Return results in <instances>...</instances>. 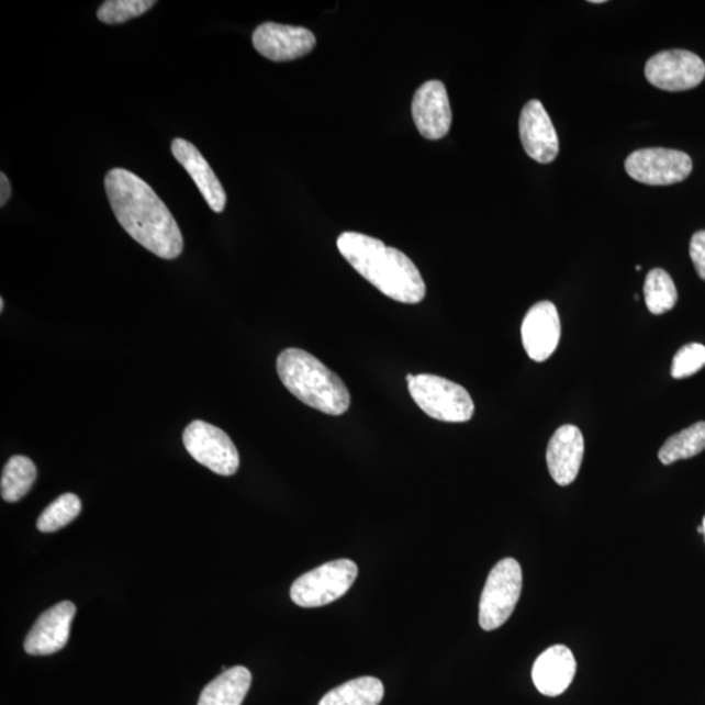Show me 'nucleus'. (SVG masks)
Wrapping results in <instances>:
<instances>
[{
    "label": "nucleus",
    "mask_w": 705,
    "mask_h": 705,
    "mask_svg": "<svg viewBox=\"0 0 705 705\" xmlns=\"http://www.w3.org/2000/svg\"><path fill=\"white\" fill-rule=\"evenodd\" d=\"M105 189L118 223L137 244L166 260L182 254V232L148 183L126 169H113L105 178Z\"/></svg>",
    "instance_id": "f257e3e1"
},
{
    "label": "nucleus",
    "mask_w": 705,
    "mask_h": 705,
    "mask_svg": "<svg viewBox=\"0 0 705 705\" xmlns=\"http://www.w3.org/2000/svg\"><path fill=\"white\" fill-rule=\"evenodd\" d=\"M337 248L365 280L391 300L414 305L425 299L423 275L398 248L356 232L343 233L337 239Z\"/></svg>",
    "instance_id": "f03ea898"
},
{
    "label": "nucleus",
    "mask_w": 705,
    "mask_h": 705,
    "mask_svg": "<svg viewBox=\"0 0 705 705\" xmlns=\"http://www.w3.org/2000/svg\"><path fill=\"white\" fill-rule=\"evenodd\" d=\"M276 368L282 384L303 404L329 416H342L349 410L348 387L309 351L286 349Z\"/></svg>",
    "instance_id": "7ed1b4c3"
},
{
    "label": "nucleus",
    "mask_w": 705,
    "mask_h": 705,
    "mask_svg": "<svg viewBox=\"0 0 705 705\" xmlns=\"http://www.w3.org/2000/svg\"><path fill=\"white\" fill-rule=\"evenodd\" d=\"M411 396L428 417L441 423H467L473 417L474 403L469 392L446 378L421 374L407 383Z\"/></svg>",
    "instance_id": "20e7f679"
},
{
    "label": "nucleus",
    "mask_w": 705,
    "mask_h": 705,
    "mask_svg": "<svg viewBox=\"0 0 705 705\" xmlns=\"http://www.w3.org/2000/svg\"><path fill=\"white\" fill-rule=\"evenodd\" d=\"M358 567L350 559H337L303 573L290 588V597L301 607L326 606L342 598L356 582Z\"/></svg>",
    "instance_id": "39448f33"
},
{
    "label": "nucleus",
    "mask_w": 705,
    "mask_h": 705,
    "mask_svg": "<svg viewBox=\"0 0 705 705\" xmlns=\"http://www.w3.org/2000/svg\"><path fill=\"white\" fill-rule=\"evenodd\" d=\"M523 572L514 558L497 562L489 573L480 601V626L485 631L500 628L513 615L521 598Z\"/></svg>",
    "instance_id": "423d86ee"
},
{
    "label": "nucleus",
    "mask_w": 705,
    "mask_h": 705,
    "mask_svg": "<svg viewBox=\"0 0 705 705\" xmlns=\"http://www.w3.org/2000/svg\"><path fill=\"white\" fill-rule=\"evenodd\" d=\"M183 445L199 465L212 470L213 473L230 477L237 473L239 454L224 430L220 427L193 421L183 433Z\"/></svg>",
    "instance_id": "0eeeda50"
},
{
    "label": "nucleus",
    "mask_w": 705,
    "mask_h": 705,
    "mask_svg": "<svg viewBox=\"0 0 705 705\" xmlns=\"http://www.w3.org/2000/svg\"><path fill=\"white\" fill-rule=\"evenodd\" d=\"M626 171L635 181L648 186H670L684 181L693 171V161L682 150L648 148L627 157Z\"/></svg>",
    "instance_id": "6e6552de"
},
{
    "label": "nucleus",
    "mask_w": 705,
    "mask_h": 705,
    "mask_svg": "<svg viewBox=\"0 0 705 705\" xmlns=\"http://www.w3.org/2000/svg\"><path fill=\"white\" fill-rule=\"evenodd\" d=\"M646 78L656 88L668 92L689 91L702 85L705 64L687 51H667L653 55L646 65Z\"/></svg>",
    "instance_id": "1a4fd4ad"
},
{
    "label": "nucleus",
    "mask_w": 705,
    "mask_h": 705,
    "mask_svg": "<svg viewBox=\"0 0 705 705\" xmlns=\"http://www.w3.org/2000/svg\"><path fill=\"white\" fill-rule=\"evenodd\" d=\"M253 44L262 57L273 61H288L313 52L316 38L306 27L266 23L255 30Z\"/></svg>",
    "instance_id": "9d476101"
},
{
    "label": "nucleus",
    "mask_w": 705,
    "mask_h": 705,
    "mask_svg": "<svg viewBox=\"0 0 705 705\" xmlns=\"http://www.w3.org/2000/svg\"><path fill=\"white\" fill-rule=\"evenodd\" d=\"M412 115L419 134L427 141H439L451 128L452 112L444 82L430 80L413 97Z\"/></svg>",
    "instance_id": "9b49d317"
},
{
    "label": "nucleus",
    "mask_w": 705,
    "mask_h": 705,
    "mask_svg": "<svg viewBox=\"0 0 705 705\" xmlns=\"http://www.w3.org/2000/svg\"><path fill=\"white\" fill-rule=\"evenodd\" d=\"M525 351L536 362H544L561 340V321L555 303L542 301L531 306L522 324Z\"/></svg>",
    "instance_id": "f8f14e48"
},
{
    "label": "nucleus",
    "mask_w": 705,
    "mask_h": 705,
    "mask_svg": "<svg viewBox=\"0 0 705 705\" xmlns=\"http://www.w3.org/2000/svg\"><path fill=\"white\" fill-rule=\"evenodd\" d=\"M75 614L76 606L71 601H64L41 614L26 635L25 652L31 656H48L61 651L70 639Z\"/></svg>",
    "instance_id": "ddd939ff"
},
{
    "label": "nucleus",
    "mask_w": 705,
    "mask_h": 705,
    "mask_svg": "<svg viewBox=\"0 0 705 705\" xmlns=\"http://www.w3.org/2000/svg\"><path fill=\"white\" fill-rule=\"evenodd\" d=\"M523 147L530 158L540 164L556 160L559 141L548 113L538 100H530L524 107L518 121Z\"/></svg>",
    "instance_id": "4468645a"
},
{
    "label": "nucleus",
    "mask_w": 705,
    "mask_h": 705,
    "mask_svg": "<svg viewBox=\"0 0 705 705\" xmlns=\"http://www.w3.org/2000/svg\"><path fill=\"white\" fill-rule=\"evenodd\" d=\"M584 451V437L579 427L564 425L552 435L546 451V461L550 475L558 485L569 486L577 480Z\"/></svg>",
    "instance_id": "2eb2a0df"
},
{
    "label": "nucleus",
    "mask_w": 705,
    "mask_h": 705,
    "mask_svg": "<svg viewBox=\"0 0 705 705\" xmlns=\"http://www.w3.org/2000/svg\"><path fill=\"white\" fill-rule=\"evenodd\" d=\"M577 674V660L570 648L552 646L538 656L531 680L535 686L545 696H559L564 693Z\"/></svg>",
    "instance_id": "dca6fc26"
},
{
    "label": "nucleus",
    "mask_w": 705,
    "mask_h": 705,
    "mask_svg": "<svg viewBox=\"0 0 705 705\" xmlns=\"http://www.w3.org/2000/svg\"><path fill=\"white\" fill-rule=\"evenodd\" d=\"M171 152L176 160L189 172L211 210L216 213L223 212L226 206L223 184L195 145L188 141L175 139L171 143Z\"/></svg>",
    "instance_id": "f3484780"
},
{
    "label": "nucleus",
    "mask_w": 705,
    "mask_h": 705,
    "mask_svg": "<svg viewBox=\"0 0 705 705\" xmlns=\"http://www.w3.org/2000/svg\"><path fill=\"white\" fill-rule=\"evenodd\" d=\"M253 676L245 667L225 670L206 684L198 705H242L251 687Z\"/></svg>",
    "instance_id": "a211bd4d"
},
{
    "label": "nucleus",
    "mask_w": 705,
    "mask_h": 705,
    "mask_svg": "<svg viewBox=\"0 0 705 705\" xmlns=\"http://www.w3.org/2000/svg\"><path fill=\"white\" fill-rule=\"evenodd\" d=\"M383 696L382 681L376 676H361L331 690L320 705H379Z\"/></svg>",
    "instance_id": "6ab92c4d"
},
{
    "label": "nucleus",
    "mask_w": 705,
    "mask_h": 705,
    "mask_svg": "<svg viewBox=\"0 0 705 705\" xmlns=\"http://www.w3.org/2000/svg\"><path fill=\"white\" fill-rule=\"evenodd\" d=\"M37 479V468L26 456H12L3 468L0 492L5 502L15 503L30 493Z\"/></svg>",
    "instance_id": "aec40b11"
},
{
    "label": "nucleus",
    "mask_w": 705,
    "mask_h": 705,
    "mask_svg": "<svg viewBox=\"0 0 705 705\" xmlns=\"http://www.w3.org/2000/svg\"><path fill=\"white\" fill-rule=\"evenodd\" d=\"M705 449V423H697L670 437L660 449L659 459L663 466L694 458Z\"/></svg>",
    "instance_id": "412c9836"
},
{
    "label": "nucleus",
    "mask_w": 705,
    "mask_h": 705,
    "mask_svg": "<svg viewBox=\"0 0 705 705\" xmlns=\"http://www.w3.org/2000/svg\"><path fill=\"white\" fill-rule=\"evenodd\" d=\"M645 296L647 309L653 315L668 313L679 301V292L673 279L661 268H654L647 275Z\"/></svg>",
    "instance_id": "4be33fe9"
},
{
    "label": "nucleus",
    "mask_w": 705,
    "mask_h": 705,
    "mask_svg": "<svg viewBox=\"0 0 705 705\" xmlns=\"http://www.w3.org/2000/svg\"><path fill=\"white\" fill-rule=\"evenodd\" d=\"M81 513V501L78 495L67 493L55 500L45 508L37 521V528L44 534L65 528Z\"/></svg>",
    "instance_id": "5701e85b"
},
{
    "label": "nucleus",
    "mask_w": 705,
    "mask_h": 705,
    "mask_svg": "<svg viewBox=\"0 0 705 705\" xmlns=\"http://www.w3.org/2000/svg\"><path fill=\"white\" fill-rule=\"evenodd\" d=\"M155 4L154 0H108L100 7L97 18L105 24H122L142 16Z\"/></svg>",
    "instance_id": "b1692460"
},
{
    "label": "nucleus",
    "mask_w": 705,
    "mask_h": 705,
    "mask_svg": "<svg viewBox=\"0 0 705 705\" xmlns=\"http://www.w3.org/2000/svg\"><path fill=\"white\" fill-rule=\"evenodd\" d=\"M705 366V347L693 343L684 345L673 358L672 377L684 379L696 374Z\"/></svg>",
    "instance_id": "393cba45"
},
{
    "label": "nucleus",
    "mask_w": 705,
    "mask_h": 705,
    "mask_svg": "<svg viewBox=\"0 0 705 705\" xmlns=\"http://www.w3.org/2000/svg\"><path fill=\"white\" fill-rule=\"evenodd\" d=\"M690 257L696 273L705 281V231L697 232L690 242Z\"/></svg>",
    "instance_id": "a878e982"
},
{
    "label": "nucleus",
    "mask_w": 705,
    "mask_h": 705,
    "mask_svg": "<svg viewBox=\"0 0 705 705\" xmlns=\"http://www.w3.org/2000/svg\"><path fill=\"white\" fill-rule=\"evenodd\" d=\"M11 197V184L4 172L0 175V206H4Z\"/></svg>",
    "instance_id": "bb28decb"
},
{
    "label": "nucleus",
    "mask_w": 705,
    "mask_h": 705,
    "mask_svg": "<svg viewBox=\"0 0 705 705\" xmlns=\"http://www.w3.org/2000/svg\"><path fill=\"white\" fill-rule=\"evenodd\" d=\"M591 3H593V4H603V3H605V0H591Z\"/></svg>",
    "instance_id": "cd10ccee"
},
{
    "label": "nucleus",
    "mask_w": 705,
    "mask_h": 705,
    "mask_svg": "<svg viewBox=\"0 0 705 705\" xmlns=\"http://www.w3.org/2000/svg\"><path fill=\"white\" fill-rule=\"evenodd\" d=\"M3 310H4V300L0 299V311H2L3 313Z\"/></svg>",
    "instance_id": "c85d7f7f"
},
{
    "label": "nucleus",
    "mask_w": 705,
    "mask_h": 705,
    "mask_svg": "<svg viewBox=\"0 0 705 705\" xmlns=\"http://www.w3.org/2000/svg\"><path fill=\"white\" fill-rule=\"evenodd\" d=\"M702 527H703V535H704V538H705V516L703 518Z\"/></svg>",
    "instance_id": "c756f323"
},
{
    "label": "nucleus",
    "mask_w": 705,
    "mask_h": 705,
    "mask_svg": "<svg viewBox=\"0 0 705 705\" xmlns=\"http://www.w3.org/2000/svg\"><path fill=\"white\" fill-rule=\"evenodd\" d=\"M697 531H700V534H701V535H703V527H702V525H701V527H700V528H697Z\"/></svg>",
    "instance_id": "7c9ffc66"
}]
</instances>
